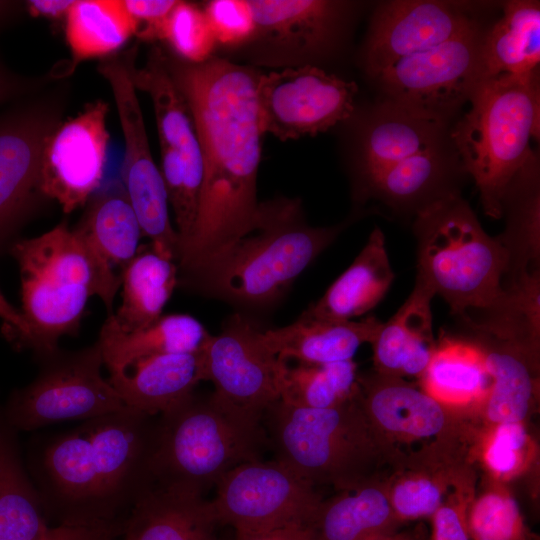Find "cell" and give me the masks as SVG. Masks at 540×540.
I'll list each match as a JSON object with an SVG mask.
<instances>
[{"label": "cell", "instance_id": "cell-1", "mask_svg": "<svg viewBox=\"0 0 540 540\" xmlns=\"http://www.w3.org/2000/svg\"><path fill=\"white\" fill-rule=\"evenodd\" d=\"M165 60L189 108L203 159L194 231L177 261L183 275L255 228L261 73L216 57L200 64L166 54Z\"/></svg>", "mask_w": 540, "mask_h": 540}, {"label": "cell", "instance_id": "cell-2", "mask_svg": "<svg viewBox=\"0 0 540 540\" xmlns=\"http://www.w3.org/2000/svg\"><path fill=\"white\" fill-rule=\"evenodd\" d=\"M158 416L126 408L84 421L33 455L30 472L44 510L59 524L121 530L153 486Z\"/></svg>", "mask_w": 540, "mask_h": 540}, {"label": "cell", "instance_id": "cell-3", "mask_svg": "<svg viewBox=\"0 0 540 540\" xmlns=\"http://www.w3.org/2000/svg\"><path fill=\"white\" fill-rule=\"evenodd\" d=\"M341 229L308 225L299 199L259 204L255 228L178 276V285L240 308L270 306Z\"/></svg>", "mask_w": 540, "mask_h": 540}, {"label": "cell", "instance_id": "cell-4", "mask_svg": "<svg viewBox=\"0 0 540 540\" xmlns=\"http://www.w3.org/2000/svg\"><path fill=\"white\" fill-rule=\"evenodd\" d=\"M469 101L450 139L475 181L485 214L500 218L512 182L536 162L530 141L540 129L538 70L482 78Z\"/></svg>", "mask_w": 540, "mask_h": 540}, {"label": "cell", "instance_id": "cell-5", "mask_svg": "<svg viewBox=\"0 0 540 540\" xmlns=\"http://www.w3.org/2000/svg\"><path fill=\"white\" fill-rule=\"evenodd\" d=\"M266 414L276 459L314 487L342 491L384 478L404 454L376 432L358 393L325 409L279 400Z\"/></svg>", "mask_w": 540, "mask_h": 540}, {"label": "cell", "instance_id": "cell-6", "mask_svg": "<svg viewBox=\"0 0 540 540\" xmlns=\"http://www.w3.org/2000/svg\"><path fill=\"white\" fill-rule=\"evenodd\" d=\"M413 229L416 280L441 296L452 314L463 319L470 309L487 312L502 302L507 253L459 193L419 211Z\"/></svg>", "mask_w": 540, "mask_h": 540}, {"label": "cell", "instance_id": "cell-7", "mask_svg": "<svg viewBox=\"0 0 540 540\" xmlns=\"http://www.w3.org/2000/svg\"><path fill=\"white\" fill-rule=\"evenodd\" d=\"M261 420L220 400L194 393L158 415L151 471L153 486L202 496L234 467L259 459Z\"/></svg>", "mask_w": 540, "mask_h": 540}, {"label": "cell", "instance_id": "cell-8", "mask_svg": "<svg viewBox=\"0 0 540 540\" xmlns=\"http://www.w3.org/2000/svg\"><path fill=\"white\" fill-rule=\"evenodd\" d=\"M8 253L18 264L24 336L15 345L41 360L74 334L89 297H102L98 270L83 241L66 222L37 237L14 241Z\"/></svg>", "mask_w": 540, "mask_h": 540}, {"label": "cell", "instance_id": "cell-9", "mask_svg": "<svg viewBox=\"0 0 540 540\" xmlns=\"http://www.w3.org/2000/svg\"><path fill=\"white\" fill-rule=\"evenodd\" d=\"M42 361L37 377L9 395L2 413L16 431L68 420H89L128 408L109 380L100 346L58 350Z\"/></svg>", "mask_w": 540, "mask_h": 540}, {"label": "cell", "instance_id": "cell-10", "mask_svg": "<svg viewBox=\"0 0 540 540\" xmlns=\"http://www.w3.org/2000/svg\"><path fill=\"white\" fill-rule=\"evenodd\" d=\"M135 54L132 49L123 56L109 57L97 70L111 88L124 137L123 190L151 248L176 261L180 240L171 224L163 178L152 157L137 90L129 73Z\"/></svg>", "mask_w": 540, "mask_h": 540}, {"label": "cell", "instance_id": "cell-11", "mask_svg": "<svg viewBox=\"0 0 540 540\" xmlns=\"http://www.w3.org/2000/svg\"><path fill=\"white\" fill-rule=\"evenodd\" d=\"M215 486L209 502L215 519L236 534L307 528L322 501L313 485L277 459L242 463Z\"/></svg>", "mask_w": 540, "mask_h": 540}, {"label": "cell", "instance_id": "cell-12", "mask_svg": "<svg viewBox=\"0 0 540 540\" xmlns=\"http://www.w3.org/2000/svg\"><path fill=\"white\" fill-rule=\"evenodd\" d=\"M482 39L475 26L444 43L397 60L375 79L388 100L446 122L469 100L482 78Z\"/></svg>", "mask_w": 540, "mask_h": 540}, {"label": "cell", "instance_id": "cell-13", "mask_svg": "<svg viewBox=\"0 0 540 540\" xmlns=\"http://www.w3.org/2000/svg\"><path fill=\"white\" fill-rule=\"evenodd\" d=\"M60 93L20 105L0 116V254L8 253L40 197L41 155L62 121Z\"/></svg>", "mask_w": 540, "mask_h": 540}, {"label": "cell", "instance_id": "cell-14", "mask_svg": "<svg viewBox=\"0 0 540 540\" xmlns=\"http://www.w3.org/2000/svg\"><path fill=\"white\" fill-rule=\"evenodd\" d=\"M203 381L213 394L237 410L261 420L281 398L285 360L263 343L261 330L234 314L220 333L207 337L200 348Z\"/></svg>", "mask_w": 540, "mask_h": 540}, {"label": "cell", "instance_id": "cell-15", "mask_svg": "<svg viewBox=\"0 0 540 540\" xmlns=\"http://www.w3.org/2000/svg\"><path fill=\"white\" fill-rule=\"evenodd\" d=\"M357 86L304 65L260 74L256 99L260 128L281 141L314 136L348 119Z\"/></svg>", "mask_w": 540, "mask_h": 540}, {"label": "cell", "instance_id": "cell-16", "mask_svg": "<svg viewBox=\"0 0 540 540\" xmlns=\"http://www.w3.org/2000/svg\"><path fill=\"white\" fill-rule=\"evenodd\" d=\"M108 110L103 100L90 102L76 116L61 121L45 141L40 192L64 213L86 204L101 184L109 145Z\"/></svg>", "mask_w": 540, "mask_h": 540}, {"label": "cell", "instance_id": "cell-17", "mask_svg": "<svg viewBox=\"0 0 540 540\" xmlns=\"http://www.w3.org/2000/svg\"><path fill=\"white\" fill-rule=\"evenodd\" d=\"M358 400L376 432L394 447L472 439L467 415L404 378L372 370L358 375Z\"/></svg>", "mask_w": 540, "mask_h": 540}, {"label": "cell", "instance_id": "cell-18", "mask_svg": "<svg viewBox=\"0 0 540 540\" xmlns=\"http://www.w3.org/2000/svg\"><path fill=\"white\" fill-rule=\"evenodd\" d=\"M470 444L441 441L404 452L384 479L390 504L402 524L431 517L453 491L475 487Z\"/></svg>", "mask_w": 540, "mask_h": 540}, {"label": "cell", "instance_id": "cell-19", "mask_svg": "<svg viewBox=\"0 0 540 540\" xmlns=\"http://www.w3.org/2000/svg\"><path fill=\"white\" fill-rule=\"evenodd\" d=\"M476 26L455 4L390 1L375 11L365 46V68L375 78L397 60L427 50Z\"/></svg>", "mask_w": 540, "mask_h": 540}, {"label": "cell", "instance_id": "cell-20", "mask_svg": "<svg viewBox=\"0 0 540 540\" xmlns=\"http://www.w3.org/2000/svg\"><path fill=\"white\" fill-rule=\"evenodd\" d=\"M465 325L472 333L468 340L481 351L491 378L489 392L474 412L481 421L475 429L503 423H526L538 399L539 350L501 338L470 323Z\"/></svg>", "mask_w": 540, "mask_h": 540}, {"label": "cell", "instance_id": "cell-21", "mask_svg": "<svg viewBox=\"0 0 540 540\" xmlns=\"http://www.w3.org/2000/svg\"><path fill=\"white\" fill-rule=\"evenodd\" d=\"M87 203L73 229L96 265L102 285L101 300L111 315L122 272L137 255L143 235L123 187L97 194Z\"/></svg>", "mask_w": 540, "mask_h": 540}, {"label": "cell", "instance_id": "cell-22", "mask_svg": "<svg viewBox=\"0 0 540 540\" xmlns=\"http://www.w3.org/2000/svg\"><path fill=\"white\" fill-rule=\"evenodd\" d=\"M445 124L386 99L373 112L361 137L362 186L406 158L444 145Z\"/></svg>", "mask_w": 540, "mask_h": 540}, {"label": "cell", "instance_id": "cell-23", "mask_svg": "<svg viewBox=\"0 0 540 540\" xmlns=\"http://www.w3.org/2000/svg\"><path fill=\"white\" fill-rule=\"evenodd\" d=\"M109 373L124 404L150 416L175 408L203 381L200 349L141 358Z\"/></svg>", "mask_w": 540, "mask_h": 540}, {"label": "cell", "instance_id": "cell-24", "mask_svg": "<svg viewBox=\"0 0 540 540\" xmlns=\"http://www.w3.org/2000/svg\"><path fill=\"white\" fill-rule=\"evenodd\" d=\"M433 291L420 281L397 312L382 323L371 342L373 370L420 379L436 350L432 330Z\"/></svg>", "mask_w": 540, "mask_h": 540}, {"label": "cell", "instance_id": "cell-25", "mask_svg": "<svg viewBox=\"0 0 540 540\" xmlns=\"http://www.w3.org/2000/svg\"><path fill=\"white\" fill-rule=\"evenodd\" d=\"M381 324L374 316L330 321L301 314L289 325L261 330V338L273 354L285 361L327 364L352 359L362 344L372 342Z\"/></svg>", "mask_w": 540, "mask_h": 540}, {"label": "cell", "instance_id": "cell-26", "mask_svg": "<svg viewBox=\"0 0 540 540\" xmlns=\"http://www.w3.org/2000/svg\"><path fill=\"white\" fill-rule=\"evenodd\" d=\"M394 277L384 234L375 227L352 264L302 314L321 320H354L378 305Z\"/></svg>", "mask_w": 540, "mask_h": 540}, {"label": "cell", "instance_id": "cell-27", "mask_svg": "<svg viewBox=\"0 0 540 540\" xmlns=\"http://www.w3.org/2000/svg\"><path fill=\"white\" fill-rule=\"evenodd\" d=\"M256 38L296 54H316L334 38L342 5L325 0H248Z\"/></svg>", "mask_w": 540, "mask_h": 540}, {"label": "cell", "instance_id": "cell-28", "mask_svg": "<svg viewBox=\"0 0 540 540\" xmlns=\"http://www.w3.org/2000/svg\"><path fill=\"white\" fill-rule=\"evenodd\" d=\"M217 521L202 496L151 487L123 524L124 540H218Z\"/></svg>", "mask_w": 540, "mask_h": 540}, {"label": "cell", "instance_id": "cell-29", "mask_svg": "<svg viewBox=\"0 0 540 540\" xmlns=\"http://www.w3.org/2000/svg\"><path fill=\"white\" fill-rule=\"evenodd\" d=\"M384 478L322 500L307 530L311 540H370L403 525L390 504Z\"/></svg>", "mask_w": 540, "mask_h": 540}, {"label": "cell", "instance_id": "cell-30", "mask_svg": "<svg viewBox=\"0 0 540 540\" xmlns=\"http://www.w3.org/2000/svg\"><path fill=\"white\" fill-rule=\"evenodd\" d=\"M444 145L420 152L389 167L362 186L373 197L415 215L430 204L458 193L452 186L453 164Z\"/></svg>", "mask_w": 540, "mask_h": 540}, {"label": "cell", "instance_id": "cell-31", "mask_svg": "<svg viewBox=\"0 0 540 540\" xmlns=\"http://www.w3.org/2000/svg\"><path fill=\"white\" fill-rule=\"evenodd\" d=\"M129 73L135 89L147 93L152 101L160 147L177 151L186 166H203L189 108L169 73L164 52L153 47L141 68L132 60Z\"/></svg>", "mask_w": 540, "mask_h": 540}, {"label": "cell", "instance_id": "cell-32", "mask_svg": "<svg viewBox=\"0 0 540 540\" xmlns=\"http://www.w3.org/2000/svg\"><path fill=\"white\" fill-rule=\"evenodd\" d=\"M422 389L447 407L470 416L487 396L491 378L481 351L469 340L446 337L419 379Z\"/></svg>", "mask_w": 540, "mask_h": 540}, {"label": "cell", "instance_id": "cell-33", "mask_svg": "<svg viewBox=\"0 0 540 540\" xmlns=\"http://www.w3.org/2000/svg\"><path fill=\"white\" fill-rule=\"evenodd\" d=\"M178 286V266L156 253L150 245L141 246L121 275V303L107 317L121 332L129 333L149 326Z\"/></svg>", "mask_w": 540, "mask_h": 540}, {"label": "cell", "instance_id": "cell-34", "mask_svg": "<svg viewBox=\"0 0 540 540\" xmlns=\"http://www.w3.org/2000/svg\"><path fill=\"white\" fill-rule=\"evenodd\" d=\"M209 332L188 314H166L142 329L124 333L107 317L97 341L110 371L135 360L160 354L198 351Z\"/></svg>", "mask_w": 540, "mask_h": 540}, {"label": "cell", "instance_id": "cell-35", "mask_svg": "<svg viewBox=\"0 0 540 540\" xmlns=\"http://www.w3.org/2000/svg\"><path fill=\"white\" fill-rule=\"evenodd\" d=\"M17 432L0 408V540H33L50 527L22 462Z\"/></svg>", "mask_w": 540, "mask_h": 540}, {"label": "cell", "instance_id": "cell-36", "mask_svg": "<svg viewBox=\"0 0 540 540\" xmlns=\"http://www.w3.org/2000/svg\"><path fill=\"white\" fill-rule=\"evenodd\" d=\"M539 62V2H506L502 17L482 39V78L525 75L537 71Z\"/></svg>", "mask_w": 540, "mask_h": 540}, {"label": "cell", "instance_id": "cell-37", "mask_svg": "<svg viewBox=\"0 0 540 540\" xmlns=\"http://www.w3.org/2000/svg\"><path fill=\"white\" fill-rule=\"evenodd\" d=\"M507 214L505 231L498 237L508 257L503 286L528 273L538 271L540 264V196L536 163L526 168L509 187L502 215Z\"/></svg>", "mask_w": 540, "mask_h": 540}, {"label": "cell", "instance_id": "cell-38", "mask_svg": "<svg viewBox=\"0 0 540 540\" xmlns=\"http://www.w3.org/2000/svg\"><path fill=\"white\" fill-rule=\"evenodd\" d=\"M135 32L123 0H76L65 19L73 65L116 52Z\"/></svg>", "mask_w": 540, "mask_h": 540}, {"label": "cell", "instance_id": "cell-39", "mask_svg": "<svg viewBox=\"0 0 540 540\" xmlns=\"http://www.w3.org/2000/svg\"><path fill=\"white\" fill-rule=\"evenodd\" d=\"M356 363L287 365L280 400L301 407L325 409L353 399L358 393Z\"/></svg>", "mask_w": 540, "mask_h": 540}, {"label": "cell", "instance_id": "cell-40", "mask_svg": "<svg viewBox=\"0 0 540 540\" xmlns=\"http://www.w3.org/2000/svg\"><path fill=\"white\" fill-rule=\"evenodd\" d=\"M526 423H503L475 429L471 457L488 479L506 484L527 473L538 457Z\"/></svg>", "mask_w": 540, "mask_h": 540}, {"label": "cell", "instance_id": "cell-41", "mask_svg": "<svg viewBox=\"0 0 540 540\" xmlns=\"http://www.w3.org/2000/svg\"><path fill=\"white\" fill-rule=\"evenodd\" d=\"M472 540H536L507 485L486 478L466 511Z\"/></svg>", "mask_w": 540, "mask_h": 540}, {"label": "cell", "instance_id": "cell-42", "mask_svg": "<svg viewBox=\"0 0 540 540\" xmlns=\"http://www.w3.org/2000/svg\"><path fill=\"white\" fill-rule=\"evenodd\" d=\"M161 40L178 59L191 64L209 60L217 45L203 9L185 1H178L170 13Z\"/></svg>", "mask_w": 540, "mask_h": 540}, {"label": "cell", "instance_id": "cell-43", "mask_svg": "<svg viewBox=\"0 0 540 540\" xmlns=\"http://www.w3.org/2000/svg\"><path fill=\"white\" fill-rule=\"evenodd\" d=\"M203 11L217 44L234 47L255 39L256 24L248 0H212Z\"/></svg>", "mask_w": 540, "mask_h": 540}, {"label": "cell", "instance_id": "cell-44", "mask_svg": "<svg viewBox=\"0 0 540 540\" xmlns=\"http://www.w3.org/2000/svg\"><path fill=\"white\" fill-rule=\"evenodd\" d=\"M475 487L453 491L433 513L431 540H472L466 522Z\"/></svg>", "mask_w": 540, "mask_h": 540}, {"label": "cell", "instance_id": "cell-45", "mask_svg": "<svg viewBox=\"0 0 540 540\" xmlns=\"http://www.w3.org/2000/svg\"><path fill=\"white\" fill-rule=\"evenodd\" d=\"M136 23V32L144 41L161 40L166 21L177 0H123Z\"/></svg>", "mask_w": 540, "mask_h": 540}, {"label": "cell", "instance_id": "cell-46", "mask_svg": "<svg viewBox=\"0 0 540 540\" xmlns=\"http://www.w3.org/2000/svg\"><path fill=\"white\" fill-rule=\"evenodd\" d=\"M43 79H34L13 73L0 63V104L36 91Z\"/></svg>", "mask_w": 540, "mask_h": 540}, {"label": "cell", "instance_id": "cell-47", "mask_svg": "<svg viewBox=\"0 0 540 540\" xmlns=\"http://www.w3.org/2000/svg\"><path fill=\"white\" fill-rule=\"evenodd\" d=\"M76 0H28L24 1V8L35 18H44L50 21L66 19L68 12Z\"/></svg>", "mask_w": 540, "mask_h": 540}, {"label": "cell", "instance_id": "cell-48", "mask_svg": "<svg viewBox=\"0 0 540 540\" xmlns=\"http://www.w3.org/2000/svg\"><path fill=\"white\" fill-rule=\"evenodd\" d=\"M0 319L5 337L14 345L24 336L26 325L20 310L15 308L0 291Z\"/></svg>", "mask_w": 540, "mask_h": 540}, {"label": "cell", "instance_id": "cell-49", "mask_svg": "<svg viewBox=\"0 0 540 540\" xmlns=\"http://www.w3.org/2000/svg\"><path fill=\"white\" fill-rule=\"evenodd\" d=\"M235 540H311L306 527H287L271 531L236 534Z\"/></svg>", "mask_w": 540, "mask_h": 540}, {"label": "cell", "instance_id": "cell-50", "mask_svg": "<svg viewBox=\"0 0 540 540\" xmlns=\"http://www.w3.org/2000/svg\"><path fill=\"white\" fill-rule=\"evenodd\" d=\"M23 8V2L0 0V30L15 20Z\"/></svg>", "mask_w": 540, "mask_h": 540}, {"label": "cell", "instance_id": "cell-51", "mask_svg": "<svg viewBox=\"0 0 540 540\" xmlns=\"http://www.w3.org/2000/svg\"><path fill=\"white\" fill-rule=\"evenodd\" d=\"M370 540H426V535L423 527H417L409 531H395Z\"/></svg>", "mask_w": 540, "mask_h": 540}, {"label": "cell", "instance_id": "cell-52", "mask_svg": "<svg viewBox=\"0 0 540 540\" xmlns=\"http://www.w3.org/2000/svg\"><path fill=\"white\" fill-rule=\"evenodd\" d=\"M111 540H124V539H123V538H121V539H115V538H113V539H111Z\"/></svg>", "mask_w": 540, "mask_h": 540}]
</instances>
